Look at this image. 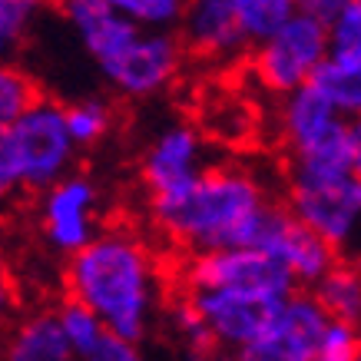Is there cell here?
<instances>
[{"instance_id": "obj_27", "label": "cell", "mask_w": 361, "mask_h": 361, "mask_svg": "<svg viewBox=\"0 0 361 361\" xmlns=\"http://www.w3.org/2000/svg\"><path fill=\"white\" fill-rule=\"evenodd\" d=\"M20 305V285H17V272H13L11 255L0 245V329L11 325V318L17 315Z\"/></svg>"}, {"instance_id": "obj_7", "label": "cell", "mask_w": 361, "mask_h": 361, "mask_svg": "<svg viewBox=\"0 0 361 361\" xmlns=\"http://www.w3.org/2000/svg\"><path fill=\"white\" fill-rule=\"evenodd\" d=\"M186 288H239L265 298H288L298 285L272 255L252 245H222V249L189 252L183 265Z\"/></svg>"}, {"instance_id": "obj_4", "label": "cell", "mask_w": 361, "mask_h": 361, "mask_svg": "<svg viewBox=\"0 0 361 361\" xmlns=\"http://www.w3.org/2000/svg\"><path fill=\"white\" fill-rule=\"evenodd\" d=\"M23 192H40L77 163V142L66 130L63 103L37 97L0 136Z\"/></svg>"}, {"instance_id": "obj_18", "label": "cell", "mask_w": 361, "mask_h": 361, "mask_svg": "<svg viewBox=\"0 0 361 361\" xmlns=\"http://www.w3.org/2000/svg\"><path fill=\"white\" fill-rule=\"evenodd\" d=\"M47 11L50 0H0V60H17Z\"/></svg>"}, {"instance_id": "obj_15", "label": "cell", "mask_w": 361, "mask_h": 361, "mask_svg": "<svg viewBox=\"0 0 361 361\" xmlns=\"http://www.w3.org/2000/svg\"><path fill=\"white\" fill-rule=\"evenodd\" d=\"M0 361H77V355L66 345L54 308H33L7 325Z\"/></svg>"}, {"instance_id": "obj_2", "label": "cell", "mask_w": 361, "mask_h": 361, "mask_svg": "<svg viewBox=\"0 0 361 361\" xmlns=\"http://www.w3.org/2000/svg\"><path fill=\"white\" fill-rule=\"evenodd\" d=\"M272 192L245 166H206L189 186L149 199L156 229L186 252L252 245Z\"/></svg>"}, {"instance_id": "obj_26", "label": "cell", "mask_w": 361, "mask_h": 361, "mask_svg": "<svg viewBox=\"0 0 361 361\" xmlns=\"http://www.w3.org/2000/svg\"><path fill=\"white\" fill-rule=\"evenodd\" d=\"M173 329L179 331V338L186 341V348L196 351V355H206V351L216 348V345H212V335H209V329H206V322L199 318L196 308L189 305V298H183V302L173 308Z\"/></svg>"}, {"instance_id": "obj_8", "label": "cell", "mask_w": 361, "mask_h": 361, "mask_svg": "<svg viewBox=\"0 0 361 361\" xmlns=\"http://www.w3.org/2000/svg\"><path fill=\"white\" fill-rule=\"evenodd\" d=\"M37 229L54 255H73L97 235L99 226V186L87 173L70 169L56 183L37 192Z\"/></svg>"}, {"instance_id": "obj_14", "label": "cell", "mask_w": 361, "mask_h": 361, "mask_svg": "<svg viewBox=\"0 0 361 361\" xmlns=\"http://www.w3.org/2000/svg\"><path fill=\"white\" fill-rule=\"evenodd\" d=\"M176 37L186 54L206 63H235L252 47L229 0H186Z\"/></svg>"}, {"instance_id": "obj_5", "label": "cell", "mask_w": 361, "mask_h": 361, "mask_svg": "<svg viewBox=\"0 0 361 361\" xmlns=\"http://www.w3.org/2000/svg\"><path fill=\"white\" fill-rule=\"evenodd\" d=\"M249 66L255 83H262L269 93L282 97L288 90L312 83L318 66L329 60V30L325 20L312 13H288L275 30L249 47Z\"/></svg>"}, {"instance_id": "obj_22", "label": "cell", "mask_w": 361, "mask_h": 361, "mask_svg": "<svg viewBox=\"0 0 361 361\" xmlns=\"http://www.w3.org/2000/svg\"><path fill=\"white\" fill-rule=\"evenodd\" d=\"M229 4L239 17V27L249 44L262 40L288 13H295V0H229Z\"/></svg>"}, {"instance_id": "obj_16", "label": "cell", "mask_w": 361, "mask_h": 361, "mask_svg": "<svg viewBox=\"0 0 361 361\" xmlns=\"http://www.w3.org/2000/svg\"><path fill=\"white\" fill-rule=\"evenodd\" d=\"M312 295L331 322H348L361 329V262L338 259L329 272L312 285Z\"/></svg>"}, {"instance_id": "obj_12", "label": "cell", "mask_w": 361, "mask_h": 361, "mask_svg": "<svg viewBox=\"0 0 361 361\" xmlns=\"http://www.w3.org/2000/svg\"><path fill=\"white\" fill-rule=\"evenodd\" d=\"M189 305L206 322L212 345L219 348L242 351L259 331L269 325L275 308L282 305L279 298H265L255 292H239V288H186Z\"/></svg>"}, {"instance_id": "obj_23", "label": "cell", "mask_w": 361, "mask_h": 361, "mask_svg": "<svg viewBox=\"0 0 361 361\" xmlns=\"http://www.w3.org/2000/svg\"><path fill=\"white\" fill-rule=\"evenodd\" d=\"M106 4L142 30H176L186 7V0H106Z\"/></svg>"}, {"instance_id": "obj_32", "label": "cell", "mask_w": 361, "mask_h": 361, "mask_svg": "<svg viewBox=\"0 0 361 361\" xmlns=\"http://www.w3.org/2000/svg\"><path fill=\"white\" fill-rule=\"evenodd\" d=\"M186 361H202V355H196V351H189V358Z\"/></svg>"}, {"instance_id": "obj_28", "label": "cell", "mask_w": 361, "mask_h": 361, "mask_svg": "<svg viewBox=\"0 0 361 361\" xmlns=\"http://www.w3.org/2000/svg\"><path fill=\"white\" fill-rule=\"evenodd\" d=\"M20 196H23L20 179H17L11 159H7V149H4V142H0V212H4V209H11Z\"/></svg>"}, {"instance_id": "obj_19", "label": "cell", "mask_w": 361, "mask_h": 361, "mask_svg": "<svg viewBox=\"0 0 361 361\" xmlns=\"http://www.w3.org/2000/svg\"><path fill=\"white\" fill-rule=\"evenodd\" d=\"M66 130L77 142V149H90L110 136L113 130V106L103 97H83L73 103H63Z\"/></svg>"}, {"instance_id": "obj_17", "label": "cell", "mask_w": 361, "mask_h": 361, "mask_svg": "<svg viewBox=\"0 0 361 361\" xmlns=\"http://www.w3.org/2000/svg\"><path fill=\"white\" fill-rule=\"evenodd\" d=\"M329 103L348 120V116H361V60H325L318 66V73L312 77Z\"/></svg>"}, {"instance_id": "obj_1", "label": "cell", "mask_w": 361, "mask_h": 361, "mask_svg": "<svg viewBox=\"0 0 361 361\" xmlns=\"http://www.w3.org/2000/svg\"><path fill=\"white\" fill-rule=\"evenodd\" d=\"M66 298L97 312L110 335L142 341L163 305V262L153 245L126 226H106L66 255Z\"/></svg>"}, {"instance_id": "obj_25", "label": "cell", "mask_w": 361, "mask_h": 361, "mask_svg": "<svg viewBox=\"0 0 361 361\" xmlns=\"http://www.w3.org/2000/svg\"><path fill=\"white\" fill-rule=\"evenodd\" d=\"M358 341L361 331L348 322H331L325 325L315 348V361H358Z\"/></svg>"}, {"instance_id": "obj_20", "label": "cell", "mask_w": 361, "mask_h": 361, "mask_svg": "<svg viewBox=\"0 0 361 361\" xmlns=\"http://www.w3.org/2000/svg\"><path fill=\"white\" fill-rule=\"evenodd\" d=\"M54 312H56V322H60V331H63L66 345L77 355V361L83 358V355H90V351L99 345V338L106 335V325L99 322L97 312H90L77 298H63Z\"/></svg>"}, {"instance_id": "obj_6", "label": "cell", "mask_w": 361, "mask_h": 361, "mask_svg": "<svg viewBox=\"0 0 361 361\" xmlns=\"http://www.w3.org/2000/svg\"><path fill=\"white\" fill-rule=\"evenodd\" d=\"M288 212L322 235L331 249L361 262V176L338 173L322 179H288Z\"/></svg>"}, {"instance_id": "obj_11", "label": "cell", "mask_w": 361, "mask_h": 361, "mask_svg": "<svg viewBox=\"0 0 361 361\" xmlns=\"http://www.w3.org/2000/svg\"><path fill=\"white\" fill-rule=\"evenodd\" d=\"M329 325L325 308L312 292H292L275 308L255 338L239 351L242 361H315L318 338Z\"/></svg>"}, {"instance_id": "obj_10", "label": "cell", "mask_w": 361, "mask_h": 361, "mask_svg": "<svg viewBox=\"0 0 361 361\" xmlns=\"http://www.w3.org/2000/svg\"><path fill=\"white\" fill-rule=\"evenodd\" d=\"M252 249H262L265 255H272L275 262L295 279V285H308V288L338 262V252L322 235H315L305 222H298L288 212V206L275 202V199L272 206L265 209Z\"/></svg>"}, {"instance_id": "obj_24", "label": "cell", "mask_w": 361, "mask_h": 361, "mask_svg": "<svg viewBox=\"0 0 361 361\" xmlns=\"http://www.w3.org/2000/svg\"><path fill=\"white\" fill-rule=\"evenodd\" d=\"M331 60H361V0H348L325 20Z\"/></svg>"}, {"instance_id": "obj_9", "label": "cell", "mask_w": 361, "mask_h": 361, "mask_svg": "<svg viewBox=\"0 0 361 361\" xmlns=\"http://www.w3.org/2000/svg\"><path fill=\"white\" fill-rule=\"evenodd\" d=\"M186 63V50L176 30H140L123 56H116L99 77L110 83L113 93L126 99H149L176 83Z\"/></svg>"}, {"instance_id": "obj_3", "label": "cell", "mask_w": 361, "mask_h": 361, "mask_svg": "<svg viewBox=\"0 0 361 361\" xmlns=\"http://www.w3.org/2000/svg\"><path fill=\"white\" fill-rule=\"evenodd\" d=\"M275 126L288 153V179L351 173L345 156V116L331 106L315 83H305L279 97Z\"/></svg>"}, {"instance_id": "obj_31", "label": "cell", "mask_w": 361, "mask_h": 361, "mask_svg": "<svg viewBox=\"0 0 361 361\" xmlns=\"http://www.w3.org/2000/svg\"><path fill=\"white\" fill-rule=\"evenodd\" d=\"M202 361H242L239 351H206Z\"/></svg>"}, {"instance_id": "obj_29", "label": "cell", "mask_w": 361, "mask_h": 361, "mask_svg": "<svg viewBox=\"0 0 361 361\" xmlns=\"http://www.w3.org/2000/svg\"><path fill=\"white\" fill-rule=\"evenodd\" d=\"M345 156H348V169L361 176V116L345 120Z\"/></svg>"}, {"instance_id": "obj_13", "label": "cell", "mask_w": 361, "mask_h": 361, "mask_svg": "<svg viewBox=\"0 0 361 361\" xmlns=\"http://www.w3.org/2000/svg\"><path fill=\"white\" fill-rule=\"evenodd\" d=\"M206 136L189 126V123H173L153 136V142L146 146L140 163L142 186L153 196H169L176 189L189 186L202 169H206Z\"/></svg>"}, {"instance_id": "obj_33", "label": "cell", "mask_w": 361, "mask_h": 361, "mask_svg": "<svg viewBox=\"0 0 361 361\" xmlns=\"http://www.w3.org/2000/svg\"><path fill=\"white\" fill-rule=\"evenodd\" d=\"M358 361H361V341H358Z\"/></svg>"}, {"instance_id": "obj_21", "label": "cell", "mask_w": 361, "mask_h": 361, "mask_svg": "<svg viewBox=\"0 0 361 361\" xmlns=\"http://www.w3.org/2000/svg\"><path fill=\"white\" fill-rule=\"evenodd\" d=\"M37 97H40L37 80L17 60H0V136Z\"/></svg>"}, {"instance_id": "obj_30", "label": "cell", "mask_w": 361, "mask_h": 361, "mask_svg": "<svg viewBox=\"0 0 361 361\" xmlns=\"http://www.w3.org/2000/svg\"><path fill=\"white\" fill-rule=\"evenodd\" d=\"M348 0H295V11L302 13H312L318 20H329L331 13H338Z\"/></svg>"}]
</instances>
